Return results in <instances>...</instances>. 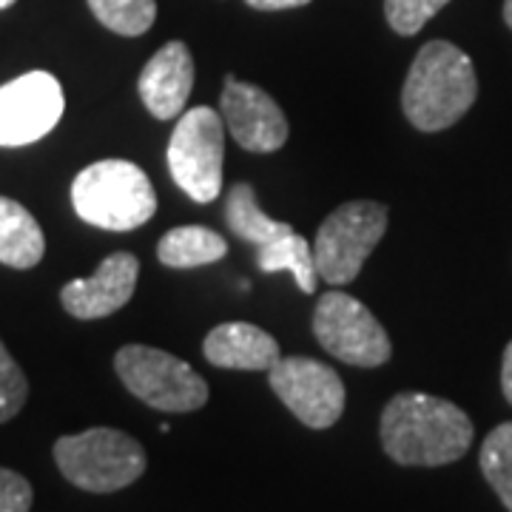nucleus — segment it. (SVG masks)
Listing matches in <instances>:
<instances>
[{
    "label": "nucleus",
    "mask_w": 512,
    "mask_h": 512,
    "mask_svg": "<svg viewBox=\"0 0 512 512\" xmlns=\"http://www.w3.org/2000/svg\"><path fill=\"white\" fill-rule=\"evenodd\" d=\"M379 436L402 467H444L473 444V421L458 404L430 393H399L382 413Z\"/></svg>",
    "instance_id": "obj_1"
},
{
    "label": "nucleus",
    "mask_w": 512,
    "mask_h": 512,
    "mask_svg": "<svg viewBox=\"0 0 512 512\" xmlns=\"http://www.w3.org/2000/svg\"><path fill=\"white\" fill-rule=\"evenodd\" d=\"M478 77L473 60L447 40H430L413 60L402 89L404 117L419 131H444L473 109Z\"/></svg>",
    "instance_id": "obj_2"
},
{
    "label": "nucleus",
    "mask_w": 512,
    "mask_h": 512,
    "mask_svg": "<svg viewBox=\"0 0 512 512\" xmlns=\"http://www.w3.org/2000/svg\"><path fill=\"white\" fill-rule=\"evenodd\" d=\"M225 222H228V228H231L239 239L251 242L256 248H262V245L274 242V239H279L282 234L293 231L288 222L271 220V217L259 208L256 191L248 183H237L228 191V197H225Z\"/></svg>",
    "instance_id": "obj_17"
},
{
    "label": "nucleus",
    "mask_w": 512,
    "mask_h": 512,
    "mask_svg": "<svg viewBox=\"0 0 512 512\" xmlns=\"http://www.w3.org/2000/svg\"><path fill=\"white\" fill-rule=\"evenodd\" d=\"M222 117L231 137L245 151L271 154L288 143V120L271 94L254 83H242L237 77L225 80L222 89Z\"/></svg>",
    "instance_id": "obj_11"
},
{
    "label": "nucleus",
    "mask_w": 512,
    "mask_h": 512,
    "mask_svg": "<svg viewBox=\"0 0 512 512\" xmlns=\"http://www.w3.org/2000/svg\"><path fill=\"white\" fill-rule=\"evenodd\" d=\"M29 399V382L12 353L0 342V424L12 421Z\"/></svg>",
    "instance_id": "obj_22"
},
{
    "label": "nucleus",
    "mask_w": 512,
    "mask_h": 512,
    "mask_svg": "<svg viewBox=\"0 0 512 512\" xmlns=\"http://www.w3.org/2000/svg\"><path fill=\"white\" fill-rule=\"evenodd\" d=\"M450 0H384V15L396 35H419L424 23L436 18Z\"/></svg>",
    "instance_id": "obj_21"
},
{
    "label": "nucleus",
    "mask_w": 512,
    "mask_h": 512,
    "mask_svg": "<svg viewBox=\"0 0 512 512\" xmlns=\"http://www.w3.org/2000/svg\"><path fill=\"white\" fill-rule=\"evenodd\" d=\"M256 268L262 274H279V271H291L299 291L313 293L316 291V259H313V248L308 239L296 231L282 234L274 242L262 245L256 254Z\"/></svg>",
    "instance_id": "obj_18"
},
{
    "label": "nucleus",
    "mask_w": 512,
    "mask_h": 512,
    "mask_svg": "<svg viewBox=\"0 0 512 512\" xmlns=\"http://www.w3.org/2000/svg\"><path fill=\"white\" fill-rule=\"evenodd\" d=\"M137 89L151 117L174 120L183 114L194 89V57L183 40L165 43L163 49L148 60L140 72Z\"/></svg>",
    "instance_id": "obj_13"
},
{
    "label": "nucleus",
    "mask_w": 512,
    "mask_h": 512,
    "mask_svg": "<svg viewBox=\"0 0 512 512\" xmlns=\"http://www.w3.org/2000/svg\"><path fill=\"white\" fill-rule=\"evenodd\" d=\"M77 217L106 231H134L157 211V194L148 174L128 160L86 165L72 183Z\"/></svg>",
    "instance_id": "obj_3"
},
{
    "label": "nucleus",
    "mask_w": 512,
    "mask_h": 512,
    "mask_svg": "<svg viewBox=\"0 0 512 512\" xmlns=\"http://www.w3.org/2000/svg\"><path fill=\"white\" fill-rule=\"evenodd\" d=\"M271 390L296 419L313 430H328L345 413V384L325 362L308 356H282L268 370Z\"/></svg>",
    "instance_id": "obj_9"
},
{
    "label": "nucleus",
    "mask_w": 512,
    "mask_h": 512,
    "mask_svg": "<svg viewBox=\"0 0 512 512\" xmlns=\"http://www.w3.org/2000/svg\"><path fill=\"white\" fill-rule=\"evenodd\" d=\"M384 231L387 208L379 202L356 200L339 205L322 222L313 242L316 274L330 285H350L362 274L367 256L382 242Z\"/></svg>",
    "instance_id": "obj_6"
},
{
    "label": "nucleus",
    "mask_w": 512,
    "mask_h": 512,
    "mask_svg": "<svg viewBox=\"0 0 512 512\" xmlns=\"http://www.w3.org/2000/svg\"><path fill=\"white\" fill-rule=\"evenodd\" d=\"M55 461L63 478L86 493H117L146 473L143 444L114 427H92L55 441Z\"/></svg>",
    "instance_id": "obj_4"
},
{
    "label": "nucleus",
    "mask_w": 512,
    "mask_h": 512,
    "mask_svg": "<svg viewBox=\"0 0 512 512\" xmlns=\"http://www.w3.org/2000/svg\"><path fill=\"white\" fill-rule=\"evenodd\" d=\"M202 353L214 367L225 370H271L282 359V350L271 333L251 322H225L205 336Z\"/></svg>",
    "instance_id": "obj_14"
},
{
    "label": "nucleus",
    "mask_w": 512,
    "mask_h": 512,
    "mask_svg": "<svg viewBox=\"0 0 512 512\" xmlns=\"http://www.w3.org/2000/svg\"><path fill=\"white\" fill-rule=\"evenodd\" d=\"M89 9L114 35L140 37L157 20V0H89Z\"/></svg>",
    "instance_id": "obj_20"
},
{
    "label": "nucleus",
    "mask_w": 512,
    "mask_h": 512,
    "mask_svg": "<svg viewBox=\"0 0 512 512\" xmlns=\"http://www.w3.org/2000/svg\"><path fill=\"white\" fill-rule=\"evenodd\" d=\"M12 3H15V0H0V9H9Z\"/></svg>",
    "instance_id": "obj_27"
},
{
    "label": "nucleus",
    "mask_w": 512,
    "mask_h": 512,
    "mask_svg": "<svg viewBox=\"0 0 512 512\" xmlns=\"http://www.w3.org/2000/svg\"><path fill=\"white\" fill-rule=\"evenodd\" d=\"M137 276L140 259L128 251H117L106 256L92 276L69 282L60 291V302L74 319H103L126 308L137 291Z\"/></svg>",
    "instance_id": "obj_12"
},
{
    "label": "nucleus",
    "mask_w": 512,
    "mask_h": 512,
    "mask_svg": "<svg viewBox=\"0 0 512 512\" xmlns=\"http://www.w3.org/2000/svg\"><path fill=\"white\" fill-rule=\"evenodd\" d=\"M251 9L259 12H279V9H299V6H308L311 0H245Z\"/></svg>",
    "instance_id": "obj_24"
},
{
    "label": "nucleus",
    "mask_w": 512,
    "mask_h": 512,
    "mask_svg": "<svg viewBox=\"0 0 512 512\" xmlns=\"http://www.w3.org/2000/svg\"><path fill=\"white\" fill-rule=\"evenodd\" d=\"M501 390H504V399L512 404V342L504 350V362H501Z\"/></svg>",
    "instance_id": "obj_25"
},
{
    "label": "nucleus",
    "mask_w": 512,
    "mask_h": 512,
    "mask_svg": "<svg viewBox=\"0 0 512 512\" xmlns=\"http://www.w3.org/2000/svg\"><path fill=\"white\" fill-rule=\"evenodd\" d=\"M313 333L319 345L345 365L382 367L393 356L382 322L350 293L328 291L319 296L313 311Z\"/></svg>",
    "instance_id": "obj_8"
},
{
    "label": "nucleus",
    "mask_w": 512,
    "mask_h": 512,
    "mask_svg": "<svg viewBox=\"0 0 512 512\" xmlns=\"http://www.w3.org/2000/svg\"><path fill=\"white\" fill-rule=\"evenodd\" d=\"M66 109L55 74L29 72L0 86V146H29L60 123Z\"/></svg>",
    "instance_id": "obj_10"
},
{
    "label": "nucleus",
    "mask_w": 512,
    "mask_h": 512,
    "mask_svg": "<svg viewBox=\"0 0 512 512\" xmlns=\"http://www.w3.org/2000/svg\"><path fill=\"white\" fill-rule=\"evenodd\" d=\"M225 254H228L225 237L202 225L171 228L157 242V259L165 268H200V265L220 262Z\"/></svg>",
    "instance_id": "obj_16"
},
{
    "label": "nucleus",
    "mask_w": 512,
    "mask_h": 512,
    "mask_svg": "<svg viewBox=\"0 0 512 512\" xmlns=\"http://www.w3.org/2000/svg\"><path fill=\"white\" fill-rule=\"evenodd\" d=\"M504 20H507V26L512 29V0H504Z\"/></svg>",
    "instance_id": "obj_26"
},
{
    "label": "nucleus",
    "mask_w": 512,
    "mask_h": 512,
    "mask_svg": "<svg viewBox=\"0 0 512 512\" xmlns=\"http://www.w3.org/2000/svg\"><path fill=\"white\" fill-rule=\"evenodd\" d=\"M481 473L490 481L501 504L512 512V421L498 424L481 444Z\"/></svg>",
    "instance_id": "obj_19"
},
{
    "label": "nucleus",
    "mask_w": 512,
    "mask_h": 512,
    "mask_svg": "<svg viewBox=\"0 0 512 512\" xmlns=\"http://www.w3.org/2000/svg\"><path fill=\"white\" fill-rule=\"evenodd\" d=\"M114 370L126 390L160 413H191L208 402V382L194 367L148 345H126L114 356Z\"/></svg>",
    "instance_id": "obj_5"
},
{
    "label": "nucleus",
    "mask_w": 512,
    "mask_h": 512,
    "mask_svg": "<svg viewBox=\"0 0 512 512\" xmlns=\"http://www.w3.org/2000/svg\"><path fill=\"white\" fill-rule=\"evenodd\" d=\"M46 254V237L37 220L20 202L0 197V262L29 271Z\"/></svg>",
    "instance_id": "obj_15"
},
{
    "label": "nucleus",
    "mask_w": 512,
    "mask_h": 512,
    "mask_svg": "<svg viewBox=\"0 0 512 512\" xmlns=\"http://www.w3.org/2000/svg\"><path fill=\"white\" fill-rule=\"evenodd\" d=\"M32 501H35V490L29 478L0 467V512H29Z\"/></svg>",
    "instance_id": "obj_23"
},
{
    "label": "nucleus",
    "mask_w": 512,
    "mask_h": 512,
    "mask_svg": "<svg viewBox=\"0 0 512 512\" xmlns=\"http://www.w3.org/2000/svg\"><path fill=\"white\" fill-rule=\"evenodd\" d=\"M225 128L208 106L180 114L168 143V171L194 202H214L222 191Z\"/></svg>",
    "instance_id": "obj_7"
}]
</instances>
